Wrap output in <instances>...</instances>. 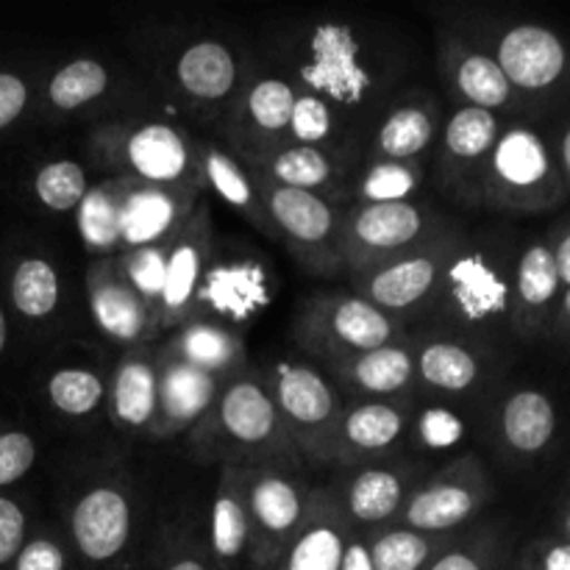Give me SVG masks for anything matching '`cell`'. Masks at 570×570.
<instances>
[{
    "label": "cell",
    "instance_id": "1",
    "mask_svg": "<svg viewBox=\"0 0 570 570\" xmlns=\"http://www.w3.org/2000/svg\"><path fill=\"white\" fill-rule=\"evenodd\" d=\"M195 445L217 451L220 460L243 465H304L287 426L276 410L265 376L245 367L223 384L209 415L195 426Z\"/></svg>",
    "mask_w": 570,
    "mask_h": 570
},
{
    "label": "cell",
    "instance_id": "2",
    "mask_svg": "<svg viewBox=\"0 0 570 570\" xmlns=\"http://www.w3.org/2000/svg\"><path fill=\"white\" fill-rule=\"evenodd\" d=\"M568 189L554 150L538 128L510 122L490 154L479 206L507 215H543L566 204Z\"/></svg>",
    "mask_w": 570,
    "mask_h": 570
},
{
    "label": "cell",
    "instance_id": "3",
    "mask_svg": "<svg viewBox=\"0 0 570 570\" xmlns=\"http://www.w3.org/2000/svg\"><path fill=\"white\" fill-rule=\"evenodd\" d=\"M198 145L167 122H109L89 139L95 161L109 167L111 176L204 189Z\"/></svg>",
    "mask_w": 570,
    "mask_h": 570
},
{
    "label": "cell",
    "instance_id": "4",
    "mask_svg": "<svg viewBox=\"0 0 570 570\" xmlns=\"http://www.w3.org/2000/svg\"><path fill=\"white\" fill-rule=\"evenodd\" d=\"M295 343L321 362L365 354L410 337L404 321L387 315L356 293H315L293 317Z\"/></svg>",
    "mask_w": 570,
    "mask_h": 570
},
{
    "label": "cell",
    "instance_id": "5",
    "mask_svg": "<svg viewBox=\"0 0 570 570\" xmlns=\"http://www.w3.org/2000/svg\"><path fill=\"white\" fill-rule=\"evenodd\" d=\"M440 228H445V223H440V217L417 198L390 200V204H351L348 209H340V265L343 271L362 276L417 248Z\"/></svg>",
    "mask_w": 570,
    "mask_h": 570
},
{
    "label": "cell",
    "instance_id": "6",
    "mask_svg": "<svg viewBox=\"0 0 570 570\" xmlns=\"http://www.w3.org/2000/svg\"><path fill=\"white\" fill-rule=\"evenodd\" d=\"M265 384L304 462L332 465L334 438L345 410L332 379L304 362H276L265 373Z\"/></svg>",
    "mask_w": 570,
    "mask_h": 570
},
{
    "label": "cell",
    "instance_id": "7",
    "mask_svg": "<svg viewBox=\"0 0 570 570\" xmlns=\"http://www.w3.org/2000/svg\"><path fill=\"white\" fill-rule=\"evenodd\" d=\"M465 243L468 239L456 228H440L417 248L356 276L354 293L399 321L426 309Z\"/></svg>",
    "mask_w": 570,
    "mask_h": 570
},
{
    "label": "cell",
    "instance_id": "8",
    "mask_svg": "<svg viewBox=\"0 0 570 570\" xmlns=\"http://www.w3.org/2000/svg\"><path fill=\"white\" fill-rule=\"evenodd\" d=\"M495 488L479 454L456 456L406 495L399 527L426 534H456L493 501Z\"/></svg>",
    "mask_w": 570,
    "mask_h": 570
},
{
    "label": "cell",
    "instance_id": "9",
    "mask_svg": "<svg viewBox=\"0 0 570 570\" xmlns=\"http://www.w3.org/2000/svg\"><path fill=\"white\" fill-rule=\"evenodd\" d=\"M256 184L276 228V243L284 245L293 259L315 276H332L343 271L337 256L340 206L304 189L276 187L265 181Z\"/></svg>",
    "mask_w": 570,
    "mask_h": 570
},
{
    "label": "cell",
    "instance_id": "10",
    "mask_svg": "<svg viewBox=\"0 0 570 570\" xmlns=\"http://www.w3.org/2000/svg\"><path fill=\"white\" fill-rule=\"evenodd\" d=\"M309 499L304 484L287 465H250L248 482V562L254 570H276L293 543Z\"/></svg>",
    "mask_w": 570,
    "mask_h": 570
},
{
    "label": "cell",
    "instance_id": "11",
    "mask_svg": "<svg viewBox=\"0 0 570 570\" xmlns=\"http://www.w3.org/2000/svg\"><path fill=\"white\" fill-rule=\"evenodd\" d=\"M521 100L549 98L570 81V45L540 22H512L488 50Z\"/></svg>",
    "mask_w": 570,
    "mask_h": 570
},
{
    "label": "cell",
    "instance_id": "12",
    "mask_svg": "<svg viewBox=\"0 0 570 570\" xmlns=\"http://www.w3.org/2000/svg\"><path fill=\"white\" fill-rule=\"evenodd\" d=\"M512 265L515 262L501 259L490 248H473L465 243L454 265L445 273L438 295L429 306H438L449 301V317L454 323L465 326H493L504 323L507 309H510V284H512Z\"/></svg>",
    "mask_w": 570,
    "mask_h": 570
},
{
    "label": "cell",
    "instance_id": "13",
    "mask_svg": "<svg viewBox=\"0 0 570 570\" xmlns=\"http://www.w3.org/2000/svg\"><path fill=\"white\" fill-rule=\"evenodd\" d=\"M501 128L504 122L499 115L473 106H456L440 128L438 178L445 193L454 195L460 204L479 206L482 178Z\"/></svg>",
    "mask_w": 570,
    "mask_h": 570
},
{
    "label": "cell",
    "instance_id": "14",
    "mask_svg": "<svg viewBox=\"0 0 570 570\" xmlns=\"http://www.w3.org/2000/svg\"><path fill=\"white\" fill-rule=\"evenodd\" d=\"M212 243H215V234H212L209 204L200 198L167 250L165 284H161L159 298V334L173 332L198 315V293L206 265H209Z\"/></svg>",
    "mask_w": 570,
    "mask_h": 570
},
{
    "label": "cell",
    "instance_id": "15",
    "mask_svg": "<svg viewBox=\"0 0 570 570\" xmlns=\"http://www.w3.org/2000/svg\"><path fill=\"white\" fill-rule=\"evenodd\" d=\"M83 284H87L89 315L106 340L122 348H137V345H150V340L159 334V321L131 287L115 256L95 259Z\"/></svg>",
    "mask_w": 570,
    "mask_h": 570
},
{
    "label": "cell",
    "instance_id": "16",
    "mask_svg": "<svg viewBox=\"0 0 570 570\" xmlns=\"http://www.w3.org/2000/svg\"><path fill=\"white\" fill-rule=\"evenodd\" d=\"M562 282L557 273L546 237L532 239L521 248L512 265L510 309H507V328L523 343L549 337L557 304H560Z\"/></svg>",
    "mask_w": 570,
    "mask_h": 570
},
{
    "label": "cell",
    "instance_id": "17",
    "mask_svg": "<svg viewBox=\"0 0 570 570\" xmlns=\"http://www.w3.org/2000/svg\"><path fill=\"white\" fill-rule=\"evenodd\" d=\"M254 181L304 189L337 200L348 176V161L334 145H276L259 154L237 156Z\"/></svg>",
    "mask_w": 570,
    "mask_h": 570
},
{
    "label": "cell",
    "instance_id": "18",
    "mask_svg": "<svg viewBox=\"0 0 570 570\" xmlns=\"http://www.w3.org/2000/svg\"><path fill=\"white\" fill-rule=\"evenodd\" d=\"M421 482L415 465L376 460L354 468L337 488L340 504L354 529H379L399 521L406 495Z\"/></svg>",
    "mask_w": 570,
    "mask_h": 570
},
{
    "label": "cell",
    "instance_id": "19",
    "mask_svg": "<svg viewBox=\"0 0 570 570\" xmlns=\"http://www.w3.org/2000/svg\"><path fill=\"white\" fill-rule=\"evenodd\" d=\"M198 204L200 189L165 187V184L126 178L120 254L170 243Z\"/></svg>",
    "mask_w": 570,
    "mask_h": 570
},
{
    "label": "cell",
    "instance_id": "20",
    "mask_svg": "<svg viewBox=\"0 0 570 570\" xmlns=\"http://www.w3.org/2000/svg\"><path fill=\"white\" fill-rule=\"evenodd\" d=\"M334 387H343L354 401H404L417 387L412 337L356 356L326 362Z\"/></svg>",
    "mask_w": 570,
    "mask_h": 570
},
{
    "label": "cell",
    "instance_id": "21",
    "mask_svg": "<svg viewBox=\"0 0 570 570\" xmlns=\"http://www.w3.org/2000/svg\"><path fill=\"white\" fill-rule=\"evenodd\" d=\"M354 527L345 515L334 484L309 488L304 521L276 570H340Z\"/></svg>",
    "mask_w": 570,
    "mask_h": 570
},
{
    "label": "cell",
    "instance_id": "22",
    "mask_svg": "<svg viewBox=\"0 0 570 570\" xmlns=\"http://www.w3.org/2000/svg\"><path fill=\"white\" fill-rule=\"evenodd\" d=\"M134 507L126 488L104 482L89 488L70 512V538L83 560L104 566L131 540Z\"/></svg>",
    "mask_w": 570,
    "mask_h": 570
},
{
    "label": "cell",
    "instance_id": "23",
    "mask_svg": "<svg viewBox=\"0 0 570 570\" xmlns=\"http://www.w3.org/2000/svg\"><path fill=\"white\" fill-rule=\"evenodd\" d=\"M410 415L412 399L354 401L345 406L334 438L332 465L360 468L365 462L384 460V454L404 438Z\"/></svg>",
    "mask_w": 570,
    "mask_h": 570
},
{
    "label": "cell",
    "instance_id": "24",
    "mask_svg": "<svg viewBox=\"0 0 570 570\" xmlns=\"http://www.w3.org/2000/svg\"><path fill=\"white\" fill-rule=\"evenodd\" d=\"M440 70L460 106H473L493 115L523 106L521 95L512 89L493 56L484 48H473L465 39H445L440 48Z\"/></svg>",
    "mask_w": 570,
    "mask_h": 570
},
{
    "label": "cell",
    "instance_id": "25",
    "mask_svg": "<svg viewBox=\"0 0 570 570\" xmlns=\"http://www.w3.org/2000/svg\"><path fill=\"white\" fill-rule=\"evenodd\" d=\"M156 365H159V401H156L150 434L165 440L173 434L193 432L209 415L226 382L204 371H195V367L161 354L159 348H156Z\"/></svg>",
    "mask_w": 570,
    "mask_h": 570
},
{
    "label": "cell",
    "instance_id": "26",
    "mask_svg": "<svg viewBox=\"0 0 570 570\" xmlns=\"http://www.w3.org/2000/svg\"><path fill=\"white\" fill-rule=\"evenodd\" d=\"M161 354L184 362V365L204 371L209 376L228 382L248 367V351H245L243 334L209 317H189L170 337L159 345Z\"/></svg>",
    "mask_w": 570,
    "mask_h": 570
},
{
    "label": "cell",
    "instance_id": "27",
    "mask_svg": "<svg viewBox=\"0 0 570 570\" xmlns=\"http://www.w3.org/2000/svg\"><path fill=\"white\" fill-rule=\"evenodd\" d=\"M560 429L557 404L549 393L538 387H518L501 401L499 421V443L504 454L515 462H534L551 449Z\"/></svg>",
    "mask_w": 570,
    "mask_h": 570
},
{
    "label": "cell",
    "instance_id": "28",
    "mask_svg": "<svg viewBox=\"0 0 570 570\" xmlns=\"http://www.w3.org/2000/svg\"><path fill=\"white\" fill-rule=\"evenodd\" d=\"M159 401V365L150 345L126 348L106 387V404L117 429L150 432Z\"/></svg>",
    "mask_w": 570,
    "mask_h": 570
},
{
    "label": "cell",
    "instance_id": "29",
    "mask_svg": "<svg viewBox=\"0 0 570 570\" xmlns=\"http://www.w3.org/2000/svg\"><path fill=\"white\" fill-rule=\"evenodd\" d=\"M295 100H298V89L284 78H256L234 109L239 134H245L243 142H237L234 156L259 154V150L282 145L287 137L289 120H293Z\"/></svg>",
    "mask_w": 570,
    "mask_h": 570
},
{
    "label": "cell",
    "instance_id": "30",
    "mask_svg": "<svg viewBox=\"0 0 570 570\" xmlns=\"http://www.w3.org/2000/svg\"><path fill=\"white\" fill-rule=\"evenodd\" d=\"M248 482L250 465L226 460L220 465L217 493L212 501L209 543L212 554L226 570H237L243 560H248Z\"/></svg>",
    "mask_w": 570,
    "mask_h": 570
},
{
    "label": "cell",
    "instance_id": "31",
    "mask_svg": "<svg viewBox=\"0 0 570 570\" xmlns=\"http://www.w3.org/2000/svg\"><path fill=\"white\" fill-rule=\"evenodd\" d=\"M438 100L432 95H406L379 122L373 134L371 159L387 161H421L440 137Z\"/></svg>",
    "mask_w": 570,
    "mask_h": 570
},
{
    "label": "cell",
    "instance_id": "32",
    "mask_svg": "<svg viewBox=\"0 0 570 570\" xmlns=\"http://www.w3.org/2000/svg\"><path fill=\"white\" fill-rule=\"evenodd\" d=\"M237 56L220 39H198L176 59V83L195 106H220L237 92Z\"/></svg>",
    "mask_w": 570,
    "mask_h": 570
},
{
    "label": "cell",
    "instance_id": "33",
    "mask_svg": "<svg viewBox=\"0 0 570 570\" xmlns=\"http://www.w3.org/2000/svg\"><path fill=\"white\" fill-rule=\"evenodd\" d=\"M198 159L204 187H209L223 204H228L234 212H239L250 226L259 228L267 239L276 243V228H273L271 215H267L265 209L259 184H256L254 176L245 170L243 161H239L232 150L220 148L217 142H200Z\"/></svg>",
    "mask_w": 570,
    "mask_h": 570
},
{
    "label": "cell",
    "instance_id": "34",
    "mask_svg": "<svg viewBox=\"0 0 570 570\" xmlns=\"http://www.w3.org/2000/svg\"><path fill=\"white\" fill-rule=\"evenodd\" d=\"M417 384L434 393L462 395L484 379V356L476 345L456 337L412 340Z\"/></svg>",
    "mask_w": 570,
    "mask_h": 570
},
{
    "label": "cell",
    "instance_id": "35",
    "mask_svg": "<svg viewBox=\"0 0 570 570\" xmlns=\"http://www.w3.org/2000/svg\"><path fill=\"white\" fill-rule=\"evenodd\" d=\"M122 195H126V176H109L100 184H92L76 209L78 237L83 248L98 259L120 254Z\"/></svg>",
    "mask_w": 570,
    "mask_h": 570
},
{
    "label": "cell",
    "instance_id": "36",
    "mask_svg": "<svg viewBox=\"0 0 570 570\" xmlns=\"http://www.w3.org/2000/svg\"><path fill=\"white\" fill-rule=\"evenodd\" d=\"M6 295L17 317L26 323H42L59 309L61 282L53 262L39 254H20L9 262Z\"/></svg>",
    "mask_w": 570,
    "mask_h": 570
},
{
    "label": "cell",
    "instance_id": "37",
    "mask_svg": "<svg viewBox=\"0 0 570 570\" xmlns=\"http://www.w3.org/2000/svg\"><path fill=\"white\" fill-rule=\"evenodd\" d=\"M367 538H371L376 570H429V566L460 538V532L426 534L399 527V523H387V527L367 529Z\"/></svg>",
    "mask_w": 570,
    "mask_h": 570
},
{
    "label": "cell",
    "instance_id": "38",
    "mask_svg": "<svg viewBox=\"0 0 570 570\" xmlns=\"http://www.w3.org/2000/svg\"><path fill=\"white\" fill-rule=\"evenodd\" d=\"M109 83L111 78L106 65H100L98 59H83L81 56V59L65 61L50 76L45 95H48V104L56 111H76L98 100L100 95H106Z\"/></svg>",
    "mask_w": 570,
    "mask_h": 570
},
{
    "label": "cell",
    "instance_id": "39",
    "mask_svg": "<svg viewBox=\"0 0 570 570\" xmlns=\"http://www.w3.org/2000/svg\"><path fill=\"white\" fill-rule=\"evenodd\" d=\"M423 184L421 161H387L371 159L354 187V204H390V200H412Z\"/></svg>",
    "mask_w": 570,
    "mask_h": 570
},
{
    "label": "cell",
    "instance_id": "40",
    "mask_svg": "<svg viewBox=\"0 0 570 570\" xmlns=\"http://www.w3.org/2000/svg\"><path fill=\"white\" fill-rule=\"evenodd\" d=\"M89 189L87 170L72 159H50L31 176V193L48 212H76Z\"/></svg>",
    "mask_w": 570,
    "mask_h": 570
},
{
    "label": "cell",
    "instance_id": "41",
    "mask_svg": "<svg viewBox=\"0 0 570 570\" xmlns=\"http://www.w3.org/2000/svg\"><path fill=\"white\" fill-rule=\"evenodd\" d=\"M50 406L67 417H87L104 404L106 384L104 379L87 367H59L48 376L45 384Z\"/></svg>",
    "mask_w": 570,
    "mask_h": 570
},
{
    "label": "cell",
    "instance_id": "42",
    "mask_svg": "<svg viewBox=\"0 0 570 570\" xmlns=\"http://www.w3.org/2000/svg\"><path fill=\"white\" fill-rule=\"evenodd\" d=\"M173 243V239H170ZM170 243L148 245V248H134L126 254H117V265L126 273L131 287L137 289L139 298L150 306V312L159 321V298H161V284H165V265H167V250Z\"/></svg>",
    "mask_w": 570,
    "mask_h": 570
},
{
    "label": "cell",
    "instance_id": "43",
    "mask_svg": "<svg viewBox=\"0 0 570 570\" xmlns=\"http://www.w3.org/2000/svg\"><path fill=\"white\" fill-rule=\"evenodd\" d=\"M501 540L493 527L460 534L429 570H495L499 568Z\"/></svg>",
    "mask_w": 570,
    "mask_h": 570
},
{
    "label": "cell",
    "instance_id": "44",
    "mask_svg": "<svg viewBox=\"0 0 570 570\" xmlns=\"http://www.w3.org/2000/svg\"><path fill=\"white\" fill-rule=\"evenodd\" d=\"M334 137V115L323 98L312 92H301L295 100L293 120L282 145H328Z\"/></svg>",
    "mask_w": 570,
    "mask_h": 570
},
{
    "label": "cell",
    "instance_id": "45",
    "mask_svg": "<svg viewBox=\"0 0 570 570\" xmlns=\"http://www.w3.org/2000/svg\"><path fill=\"white\" fill-rule=\"evenodd\" d=\"M37 462V440L26 429H0V490L14 488Z\"/></svg>",
    "mask_w": 570,
    "mask_h": 570
},
{
    "label": "cell",
    "instance_id": "46",
    "mask_svg": "<svg viewBox=\"0 0 570 570\" xmlns=\"http://www.w3.org/2000/svg\"><path fill=\"white\" fill-rule=\"evenodd\" d=\"M31 106V83L20 70L0 67V134L9 131L11 126L26 117Z\"/></svg>",
    "mask_w": 570,
    "mask_h": 570
},
{
    "label": "cell",
    "instance_id": "47",
    "mask_svg": "<svg viewBox=\"0 0 570 570\" xmlns=\"http://www.w3.org/2000/svg\"><path fill=\"white\" fill-rule=\"evenodd\" d=\"M11 570H67V551L50 534H33L26 538L22 549L17 551Z\"/></svg>",
    "mask_w": 570,
    "mask_h": 570
},
{
    "label": "cell",
    "instance_id": "48",
    "mask_svg": "<svg viewBox=\"0 0 570 570\" xmlns=\"http://www.w3.org/2000/svg\"><path fill=\"white\" fill-rule=\"evenodd\" d=\"M26 538H28L26 510H22L14 499L0 493V568H9L11 562H14L17 551L22 549Z\"/></svg>",
    "mask_w": 570,
    "mask_h": 570
},
{
    "label": "cell",
    "instance_id": "49",
    "mask_svg": "<svg viewBox=\"0 0 570 570\" xmlns=\"http://www.w3.org/2000/svg\"><path fill=\"white\" fill-rule=\"evenodd\" d=\"M515 570H570V543L562 538H540L523 549Z\"/></svg>",
    "mask_w": 570,
    "mask_h": 570
},
{
    "label": "cell",
    "instance_id": "50",
    "mask_svg": "<svg viewBox=\"0 0 570 570\" xmlns=\"http://www.w3.org/2000/svg\"><path fill=\"white\" fill-rule=\"evenodd\" d=\"M546 243H549L551 256H554V265H557V273H560L562 289H568L570 287V217L568 220L557 223V226L551 228L549 237H546Z\"/></svg>",
    "mask_w": 570,
    "mask_h": 570
},
{
    "label": "cell",
    "instance_id": "51",
    "mask_svg": "<svg viewBox=\"0 0 570 570\" xmlns=\"http://www.w3.org/2000/svg\"><path fill=\"white\" fill-rule=\"evenodd\" d=\"M340 570H376L373 568V554H371V538H367V529H354L348 546L343 551V562Z\"/></svg>",
    "mask_w": 570,
    "mask_h": 570
},
{
    "label": "cell",
    "instance_id": "52",
    "mask_svg": "<svg viewBox=\"0 0 570 570\" xmlns=\"http://www.w3.org/2000/svg\"><path fill=\"white\" fill-rule=\"evenodd\" d=\"M549 337L554 340V343L568 345L570 348V287L562 289L560 304H557V312H554V321H551V328H549Z\"/></svg>",
    "mask_w": 570,
    "mask_h": 570
},
{
    "label": "cell",
    "instance_id": "53",
    "mask_svg": "<svg viewBox=\"0 0 570 570\" xmlns=\"http://www.w3.org/2000/svg\"><path fill=\"white\" fill-rule=\"evenodd\" d=\"M551 150H554L557 167H560V176H562V181H566L568 198H570V120L562 126L560 137H557V148H551Z\"/></svg>",
    "mask_w": 570,
    "mask_h": 570
},
{
    "label": "cell",
    "instance_id": "54",
    "mask_svg": "<svg viewBox=\"0 0 570 570\" xmlns=\"http://www.w3.org/2000/svg\"><path fill=\"white\" fill-rule=\"evenodd\" d=\"M165 570H209V562L204 560L198 549L184 551V554H176L170 562H167Z\"/></svg>",
    "mask_w": 570,
    "mask_h": 570
},
{
    "label": "cell",
    "instance_id": "55",
    "mask_svg": "<svg viewBox=\"0 0 570 570\" xmlns=\"http://www.w3.org/2000/svg\"><path fill=\"white\" fill-rule=\"evenodd\" d=\"M557 538L570 543V495L566 499V504L560 507V512H557Z\"/></svg>",
    "mask_w": 570,
    "mask_h": 570
},
{
    "label": "cell",
    "instance_id": "56",
    "mask_svg": "<svg viewBox=\"0 0 570 570\" xmlns=\"http://www.w3.org/2000/svg\"><path fill=\"white\" fill-rule=\"evenodd\" d=\"M438 423H451V434H460V426H456L460 421H454V417L438 415ZM426 438L432 440V443H438V440H445V434H443V429H440V426H429Z\"/></svg>",
    "mask_w": 570,
    "mask_h": 570
},
{
    "label": "cell",
    "instance_id": "57",
    "mask_svg": "<svg viewBox=\"0 0 570 570\" xmlns=\"http://www.w3.org/2000/svg\"><path fill=\"white\" fill-rule=\"evenodd\" d=\"M6 348H9V315H6V306L0 301V362H3Z\"/></svg>",
    "mask_w": 570,
    "mask_h": 570
}]
</instances>
